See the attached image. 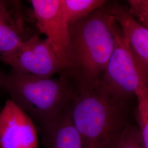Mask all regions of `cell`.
<instances>
[{
	"label": "cell",
	"mask_w": 148,
	"mask_h": 148,
	"mask_svg": "<svg viewBox=\"0 0 148 148\" xmlns=\"http://www.w3.org/2000/svg\"><path fill=\"white\" fill-rule=\"evenodd\" d=\"M68 109L84 148H115L128 122L126 99L106 88L101 79L78 81Z\"/></svg>",
	"instance_id": "6da1fadb"
},
{
	"label": "cell",
	"mask_w": 148,
	"mask_h": 148,
	"mask_svg": "<svg viewBox=\"0 0 148 148\" xmlns=\"http://www.w3.org/2000/svg\"><path fill=\"white\" fill-rule=\"evenodd\" d=\"M64 15L69 25L88 16L106 3L104 0H61Z\"/></svg>",
	"instance_id": "8fae6325"
},
{
	"label": "cell",
	"mask_w": 148,
	"mask_h": 148,
	"mask_svg": "<svg viewBox=\"0 0 148 148\" xmlns=\"http://www.w3.org/2000/svg\"><path fill=\"white\" fill-rule=\"evenodd\" d=\"M5 75L0 71V87H2L4 79H5Z\"/></svg>",
	"instance_id": "9a60e30c"
},
{
	"label": "cell",
	"mask_w": 148,
	"mask_h": 148,
	"mask_svg": "<svg viewBox=\"0 0 148 148\" xmlns=\"http://www.w3.org/2000/svg\"><path fill=\"white\" fill-rule=\"evenodd\" d=\"M116 21L104 6L69 25L71 67L78 81L99 79L115 46Z\"/></svg>",
	"instance_id": "7a4b0ae2"
},
{
	"label": "cell",
	"mask_w": 148,
	"mask_h": 148,
	"mask_svg": "<svg viewBox=\"0 0 148 148\" xmlns=\"http://www.w3.org/2000/svg\"><path fill=\"white\" fill-rule=\"evenodd\" d=\"M129 11L140 24L148 29V0H130Z\"/></svg>",
	"instance_id": "5bb4252c"
},
{
	"label": "cell",
	"mask_w": 148,
	"mask_h": 148,
	"mask_svg": "<svg viewBox=\"0 0 148 148\" xmlns=\"http://www.w3.org/2000/svg\"><path fill=\"white\" fill-rule=\"evenodd\" d=\"M2 87L40 129L67 109L74 90L65 79L42 78L13 71L5 76Z\"/></svg>",
	"instance_id": "3957f363"
},
{
	"label": "cell",
	"mask_w": 148,
	"mask_h": 148,
	"mask_svg": "<svg viewBox=\"0 0 148 148\" xmlns=\"http://www.w3.org/2000/svg\"><path fill=\"white\" fill-rule=\"evenodd\" d=\"M115 148H145L142 135L138 126L128 123Z\"/></svg>",
	"instance_id": "4fadbf2b"
},
{
	"label": "cell",
	"mask_w": 148,
	"mask_h": 148,
	"mask_svg": "<svg viewBox=\"0 0 148 148\" xmlns=\"http://www.w3.org/2000/svg\"><path fill=\"white\" fill-rule=\"evenodd\" d=\"M115 46L101 82L115 95L126 99L144 84L148 85L146 69L137 60L122 32L116 28Z\"/></svg>",
	"instance_id": "277c9868"
},
{
	"label": "cell",
	"mask_w": 148,
	"mask_h": 148,
	"mask_svg": "<svg viewBox=\"0 0 148 148\" xmlns=\"http://www.w3.org/2000/svg\"><path fill=\"white\" fill-rule=\"evenodd\" d=\"M37 27L46 36L65 69L71 67L69 25L61 0L30 1Z\"/></svg>",
	"instance_id": "8992f818"
},
{
	"label": "cell",
	"mask_w": 148,
	"mask_h": 148,
	"mask_svg": "<svg viewBox=\"0 0 148 148\" xmlns=\"http://www.w3.org/2000/svg\"><path fill=\"white\" fill-rule=\"evenodd\" d=\"M107 9L121 27L122 32L138 61L148 70V29L140 24L128 10L118 5Z\"/></svg>",
	"instance_id": "ba28073f"
},
{
	"label": "cell",
	"mask_w": 148,
	"mask_h": 148,
	"mask_svg": "<svg viewBox=\"0 0 148 148\" xmlns=\"http://www.w3.org/2000/svg\"><path fill=\"white\" fill-rule=\"evenodd\" d=\"M138 127L141 132L145 148H148V85L144 84L136 90Z\"/></svg>",
	"instance_id": "7c38bea8"
},
{
	"label": "cell",
	"mask_w": 148,
	"mask_h": 148,
	"mask_svg": "<svg viewBox=\"0 0 148 148\" xmlns=\"http://www.w3.org/2000/svg\"><path fill=\"white\" fill-rule=\"evenodd\" d=\"M0 148H38L32 119L11 99L0 112Z\"/></svg>",
	"instance_id": "52a82bcc"
},
{
	"label": "cell",
	"mask_w": 148,
	"mask_h": 148,
	"mask_svg": "<svg viewBox=\"0 0 148 148\" xmlns=\"http://www.w3.org/2000/svg\"><path fill=\"white\" fill-rule=\"evenodd\" d=\"M16 2L11 5L12 2L0 1V56L13 52L27 40Z\"/></svg>",
	"instance_id": "9c48e42d"
},
{
	"label": "cell",
	"mask_w": 148,
	"mask_h": 148,
	"mask_svg": "<svg viewBox=\"0 0 148 148\" xmlns=\"http://www.w3.org/2000/svg\"><path fill=\"white\" fill-rule=\"evenodd\" d=\"M0 60L10 65L13 71L42 78H50L65 69L47 39L36 35L13 52L0 56Z\"/></svg>",
	"instance_id": "5b68a950"
},
{
	"label": "cell",
	"mask_w": 148,
	"mask_h": 148,
	"mask_svg": "<svg viewBox=\"0 0 148 148\" xmlns=\"http://www.w3.org/2000/svg\"><path fill=\"white\" fill-rule=\"evenodd\" d=\"M41 131L45 148H84L68 108L57 119L41 128Z\"/></svg>",
	"instance_id": "30bf717a"
}]
</instances>
